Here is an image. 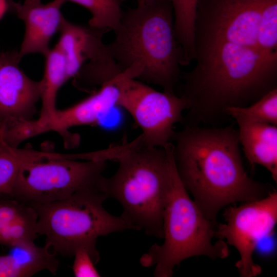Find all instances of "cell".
I'll use <instances>...</instances> for the list:
<instances>
[{"instance_id":"obj_1","label":"cell","mask_w":277,"mask_h":277,"mask_svg":"<svg viewBox=\"0 0 277 277\" xmlns=\"http://www.w3.org/2000/svg\"><path fill=\"white\" fill-rule=\"evenodd\" d=\"M173 155L182 182L204 215L216 222L226 206L262 199L270 186L251 179L242 162L238 130L232 126H185L176 132Z\"/></svg>"},{"instance_id":"obj_2","label":"cell","mask_w":277,"mask_h":277,"mask_svg":"<svg viewBox=\"0 0 277 277\" xmlns=\"http://www.w3.org/2000/svg\"><path fill=\"white\" fill-rule=\"evenodd\" d=\"M195 57L194 69L184 75L186 126L213 123L227 116L226 108L250 105L277 88V53L221 42Z\"/></svg>"},{"instance_id":"obj_3","label":"cell","mask_w":277,"mask_h":277,"mask_svg":"<svg viewBox=\"0 0 277 277\" xmlns=\"http://www.w3.org/2000/svg\"><path fill=\"white\" fill-rule=\"evenodd\" d=\"M108 52L127 77L140 79L174 93L183 54L174 29L170 0H137L124 13Z\"/></svg>"},{"instance_id":"obj_4","label":"cell","mask_w":277,"mask_h":277,"mask_svg":"<svg viewBox=\"0 0 277 277\" xmlns=\"http://www.w3.org/2000/svg\"><path fill=\"white\" fill-rule=\"evenodd\" d=\"M173 144L147 147L134 140L101 151L102 157L118 162L116 172L104 176L101 186L108 198L122 207L120 215L134 230L163 239V215L171 181Z\"/></svg>"},{"instance_id":"obj_5","label":"cell","mask_w":277,"mask_h":277,"mask_svg":"<svg viewBox=\"0 0 277 277\" xmlns=\"http://www.w3.org/2000/svg\"><path fill=\"white\" fill-rule=\"evenodd\" d=\"M217 222L208 219L189 196L177 174L174 161L163 215L164 242L154 244L140 258L146 267L154 266L155 277H171L175 266L192 256L225 259L227 243L215 238Z\"/></svg>"},{"instance_id":"obj_6","label":"cell","mask_w":277,"mask_h":277,"mask_svg":"<svg viewBox=\"0 0 277 277\" xmlns=\"http://www.w3.org/2000/svg\"><path fill=\"white\" fill-rule=\"evenodd\" d=\"M102 180L65 199L30 204L37 213L39 235H45V245L56 254L73 256L76 250L84 248L96 264L100 260L96 248L99 237L133 230L121 216L111 214L104 207L108 197L102 190Z\"/></svg>"},{"instance_id":"obj_7","label":"cell","mask_w":277,"mask_h":277,"mask_svg":"<svg viewBox=\"0 0 277 277\" xmlns=\"http://www.w3.org/2000/svg\"><path fill=\"white\" fill-rule=\"evenodd\" d=\"M106 167V160L78 161L65 154L52 152L22 167L13 196L29 204L65 199L80 189L100 183Z\"/></svg>"},{"instance_id":"obj_8","label":"cell","mask_w":277,"mask_h":277,"mask_svg":"<svg viewBox=\"0 0 277 277\" xmlns=\"http://www.w3.org/2000/svg\"><path fill=\"white\" fill-rule=\"evenodd\" d=\"M118 89L116 106L127 111L142 133L134 140L147 147L165 148L173 140L174 125L183 122L189 103L175 93L158 91L121 73L115 78Z\"/></svg>"},{"instance_id":"obj_9","label":"cell","mask_w":277,"mask_h":277,"mask_svg":"<svg viewBox=\"0 0 277 277\" xmlns=\"http://www.w3.org/2000/svg\"><path fill=\"white\" fill-rule=\"evenodd\" d=\"M263 2L197 0L195 54L221 42L258 48V26Z\"/></svg>"},{"instance_id":"obj_10","label":"cell","mask_w":277,"mask_h":277,"mask_svg":"<svg viewBox=\"0 0 277 277\" xmlns=\"http://www.w3.org/2000/svg\"><path fill=\"white\" fill-rule=\"evenodd\" d=\"M225 223H217L215 238L226 239L235 248L240 258L235 263L241 277H254L262 272L253 260L259 242L270 234L277 222V192L239 206H229L224 211Z\"/></svg>"},{"instance_id":"obj_11","label":"cell","mask_w":277,"mask_h":277,"mask_svg":"<svg viewBox=\"0 0 277 277\" xmlns=\"http://www.w3.org/2000/svg\"><path fill=\"white\" fill-rule=\"evenodd\" d=\"M18 50L0 51V131L15 122L33 120L41 98V82L19 66Z\"/></svg>"},{"instance_id":"obj_12","label":"cell","mask_w":277,"mask_h":277,"mask_svg":"<svg viewBox=\"0 0 277 277\" xmlns=\"http://www.w3.org/2000/svg\"><path fill=\"white\" fill-rule=\"evenodd\" d=\"M118 89L115 80L108 82L87 98L63 110H58L47 121L37 123L34 120L26 122L24 130L29 138L54 131L63 137L71 136L68 130L73 127L93 124L116 106Z\"/></svg>"},{"instance_id":"obj_13","label":"cell","mask_w":277,"mask_h":277,"mask_svg":"<svg viewBox=\"0 0 277 277\" xmlns=\"http://www.w3.org/2000/svg\"><path fill=\"white\" fill-rule=\"evenodd\" d=\"M65 0H53L43 4L41 0H25L16 3L13 14L25 24V33L19 49L21 58L26 55L50 50V41L59 31L64 16L61 8Z\"/></svg>"},{"instance_id":"obj_14","label":"cell","mask_w":277,"mask_h":277,"mask_svg":"<svg viewBox=\"0 0 277 277\" xmlns=\"http://www.w3.org/2000/svg\"><path fill=\"white\" fill-rule=\"evenodd\" d=\"M107 30L73 24L64 17L55 45L63 54L68 80L73 78L85 62L99 57L106 50L103 42Z\"/></svg>"},{"instance_id":"obj_15","label":"cell","mask_w":277,"mask_h":277,"mask_svg":"<svg viewBox=\"0 0 277 277\" xmlns=\"http://www.w3.org/2000/svg\"><path fill=\"white\" fill-rule=\"evenodd\" d=\"M37 213L30 204L0 194V244L9 247L34 243L39 236Z\"/></svg>"},{"instance_id":"obj_16","label":"cell","mask_w":277,"mask_h":277,"mask_svg":"<svg viewBox=\"0 0 277 277\" xmlns=\"http://www.w3.org/2000/svg\"><path fill=\"white\" fill-rule=\"evenodd\" d=\"M239 138L245 155L253 169L264 167L277 182V127L276 125L236 121Z\"/></svg>"},{"instance_id":"obj_17","label":"cell","mask_w":277,"mask_h":277,"mask_svg":"<svg viewBox=\"0 0 277 277\" xmlns=\"http://www.w3.org/2000/svg\"><path fill=\"white\" fill-rule=\"evenodd\" d=\"M44 57V71L40 81L42 107L39 118L35 120L37 123L47 121L54 114L57 109L56 102L58 91L68 80L64 56L56 46Z\"/></svg>"},{"instance_id":"obj_18","label":"cell","mask_w":277,"mask_h":277,"mask_svg":"<svg viewBox=\"0 0 277 277\" xmlns=\"http://www.w3.org/2000/svg\"><path fill=\"white\" fill-rule=\"evenodd\" d=\"M9 254L0 255V277H28L46 270L48 266L44 251L35 245L10 247Z\"/></svg>"},{"instance_id":"obj_19","label":"cell","mask_w":277,"mask_h":277,"mask_svg":"<svg viewBox=\"0 0 277 277\" xmlns=\"http://www.w3.org/2000/svg\"><path fill=\"white\" fill-rule=\"evenodd\" d=\"M48 153L11 146L0 136V194L13 196L14 186L22 167L30 161L46 157Z\"/></svg>"},{"instance_id":"obj_20","label":"cell","mask_w":277,"mask_h":277,"mask_svg":"<svg viewBox=\"0 0 277 277\" xmlns=\"http://www.w3.org/2000/svg\"><path fill=\"white\" fill-rule=\"evenodd\" d=\"M176 37L183 54V64L195 60L194 33L197 0H170Z\"/></svg>"},{"instance_id":"obj_21","label":"cell","mask_w":277,"mask_h":277,"mask_svg":"<svg viewBox=\"0 0 277 277\" xmlns=\"http://www.w3.org/2000/svg\"><path fill=\"white\" fill-rule=\"evenodd\" d=\"M225 113L236 121L277 126V88L270 91L249 106L228 107L225 110Z\"/></svg>"},{"instance_id":"obj_22","label":"cell","mask_w":277,"mask_h":277,"mask_svg":"<svg viewBox=\"0 0 277 277\" xmlns=\"http://www.w3.org/2000/svg\"><path fill=\"white\" fill-rule=\"evenodd\" d=\"M76 3L90 11L91 17L88 25L91 27L114 31L123 14L121 0H65Z\"/></svg>"},{"instance_id":"obj_23","label":"cell","mask_w":277,"mask_h":277,"mask_svg":"<svg viewBox=\"0 0 277 277\" xmlns=\"http://www.w3.org/2000/svg\"><path fill=\"white\" fill-rule=\"evenodd\" d=\"M257 46L266 54L277 53V0H264L258 26Z\"/></svg>"},{"instance_id":"obj_24","label":"cell","mask_w":277,"mask_h":277,"mask_svg":"<svg viewBox=\"0 0 277 277\" xmlns=\"http://www.w3.org/2000/svg\"><path fill=\"white\" fill-rule=\"evenodd\" d=\"M72 266L75 277H98L100 274L95 267V263L88 251L84 248L76 250L73 255Z\"/></svg>"},{"instance_id":"obj_25","label":"cell","mask_w":277,"mask_h":277,"mask_svg":"<svg viewBox=\"0 0 277 277\" xmlns=\"http://www.w3.org/2000/svg\"><path fill=\"white\" fill-rule=\"evenodd\" d=\"M7 12H9V7L7 0H0V19Z\"/></svg>"},{"instance_id":"obj_26","label":"cell","mask_w":277,"mask_h":277,"mask_svg":"<svg viewBox=\"0 0 277 277\" xmlns=\"http://www.w3.org/2000/svg\"><path fill=\"white\" fill-rule=\"evenodd\" d=\"M7 1L9 7V12L13 13L16 3L13 0H7Z\"/></svg>"}]
</instances>
